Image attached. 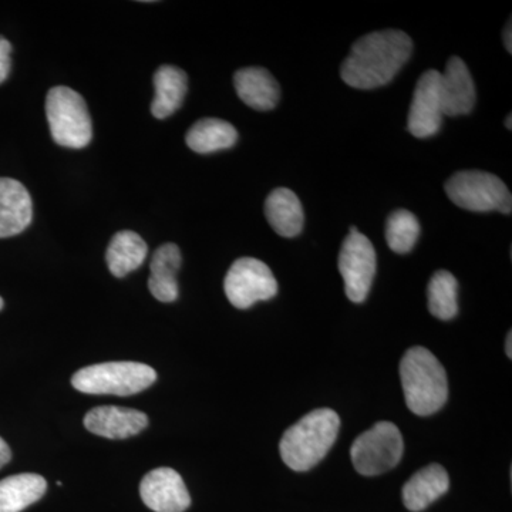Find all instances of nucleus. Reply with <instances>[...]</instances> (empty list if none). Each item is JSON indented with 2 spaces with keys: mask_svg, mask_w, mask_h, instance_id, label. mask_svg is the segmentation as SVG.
Masks as SVG:
<instances>
[{
  "mask_svg": "<svg viewBox=\"0 0 512 512\" xmlns=\"http://www.w3.org/2000/svg\"><path fill=\"white\" fill-rule=\"evenodd\" d=\"M413 52L412 37L402 30H377L360 37L340 69L343 82L353 89L386 86L407 63Z\"/></svg>",
  "mask_w": 512,
  "mask_h": 512,
  "instance_id": "f257e3e1",
  "label": "nucleus"
},
{
  "mask_svg": "<svg viewBox=\"0 0 512 512\" xmlns=\"http://www.w3.org/2000/svg\"><path fill=\"white\" fill-rule=\"evenodd\" d=\"M339 429V414L335 410H313L285 431L279 444L282 460L293 471L311 470L328 456Z\"/></svg>",
  "mask_w": 512,
  "mask_h": 512,
  "instance_id": "f03ea898",
  "label": "nucleus"
},
{
  "mask_svg": "<svg viewBox=\"0 0 512 512\" xmlns=\"http://www.w3.org/2000/svg\"><path fill=\"white\" fill-rule=\"evenodd\" d=\"M400 377L407 407L417 416H431L447 403V373L429 349L414 346L407 350L400 363Z\"/></svg>",
  "mask_w": 512,
  "mask_h": 512,
  "instance_id": "7ed1b4c3",
  "label": "nucleus"
},
{
  "mask_svg": "<svg viewBox=\"0 0 512 512\" xmlns=\"http://www.w3.org/2000/svg\"><path fill=\"white\" fill-rule=\"evenodd\" d=\"M156 380V370L144 363L109 362L80 369L72 384L82 393L124 397L143 392Z\"/></svg>",
  "mask_w": 512,
  "mask_h": 512,
  "instance_id": "20e7f679",
  "label": "nucleus"
},
{
  "mask_svg": "<svg viewBox=\"0 0 512 512\" xmlns=\"http://www.w3.org/2000/svg\"><path fill=\"white\" fill-rule=\"evenodd\" d=\"M50 133L59 146L84 148L93 138L92 117L86 101L66 86L53 87L46 97Z\"/></svg>",
  "mask_w": 512,
  "mask_h": 512,
  "instance_id": "39448f33",
  "label": "nucleus"
},
{
  "mask_svg": "<svg viewBox=\"0 0 512 512\" xmlns=\"http://www.w3.org/2000/svg\"><path fill=\"white\" fill-rule=\"evenodd\" d=\"M446 194L457 207L467 211L511 214L512 197L497 175L485 171H460L446 183Z\"/></svg>",
  "mask_w": 512,
  "mask_h": 512,
  "instance_id": "423d86ee",
  "label": "nucleus"
},
{
  "mask_svg": "<svg viewBox=\"0 0 512 512\" xmlns=\"http://www.w3.org/2000/svg\"><path fill=\"white\" fill-rule=\"evenodd\" d=\"M404 441L396 424L380 421L360 434L350 448L353 466L365 477L380 476L402 460Z\"/></svg>",
  "mask_w": 512,
  "mask_h": 512,
  "instance_id": "0eeeda50",
  "label": "nucleus"
},
{
  "mask_svg": "<svg viewBox=\"0 0 512 512\" xmlns=\"http://www.w3.org/2000/svg\"><path fill=\"white\" fill-rule=\"evenodd\" d=\"M376 268V251L372 242L359 229L350 228L339 254V271L350 301H366L375 279Z\"/></svg>",
  "mask_w": 512,
  "mask_h": 512,
  "instance_id": "6e6552de",
  "label": "nucleus"
},
{
  "mask_svg": "<svg viewBox=\"0 0 512 512\" xmlns=\"http://www.w3.org/2000/svg\"><path fill=\"white\" fill-rule=\"evenodd\" d=\"M224 289L231 305L248 309L256 302L274 298L278 293V282L264 262L255 258H239L225 276Z\"/></svg>",
  "mask_w": 512,
  "mask_h": 512,
  "instance_id": "1a4fd4ad",
  "label": "nucleus"
},
{
  "mask_svg": "<svg viewBox=\"0 0 512 512\" xmlns=\"http://www.w3.org/2000/svg\"><path fill=\"white\" fill-rule=\"evenodd\" d=\"M440 79L441 73L437 70H427L416 84L407 121L414 137L427 138L439 133L444 117Z\"/></svg>",
  "mask_w": 512,
  "mask_h": 512,
  "instance_id": "9d476101",
  "label": "nucleus"
},
{
  "mask_svg": "<svg viewBox=\"0 0 512 512\" xmlns=\"http://www.w3.org/2000/svg\"><path fill=\"white\" fill-rule=\"evenodd\" d=\"M140 495L143 503L156 512H184L191 505L187 485L173 468L150 471L141 481Z\"/></svg>",
  "mask_w": 512,
  "mask_h": 512,
  "instance_id": "9b49d317",
  "label": "nucleus"
},
{
  "mask_svg": "<svg viewBox=\"0 0 512 512\" xmlns=\"http://www.w3.org/2000/svg\"><path fill=\"white\" fill-rule=\"evenodd\" d=\"M84 426L96 436L123 440L136 436L148 426L146 413L119 406H100L84 417Z\"/></svg>",
  "mask_w": 512,
  "mask_h": 512,
  "instance_id": "f8f14e48",
  "label": "nucleus"
},
{
  "mask_svg": "<svg viewBox=\"0 0 512 512\" xmlns=\"http://www.w3.org/2000/svg\"><path fill=\"white\" fill-rule=\"evenodd\" d=\"M444 116L456 117L471 113L476 104V86L467 64L460 57H451L440 79Z\"/></svg>",
  "mask_w": 512,
  "mask_h": 512,
  "instance_id": "ddd939ff",
  "label": "nucleus"
},
{
  "mask_svg": "<svg viewBox=\"0 0 512 512\" xmlns=\"http://www.w3.org/2000/svg\"><path fill=\"white\" fill-rule=\"evenodd\" d=\"M32 218V198L25 185L13 178H0V238L19 235Z\"/></svg>",
  "mask_w": 512,
  "mask_h": 512,
  "instance_id": "4468645a",
  "label": "nucleus"
},
{
  "mask_svg": "<svg viewBox=\"0 0 512 512\" xmlns=\"http://www.w3.org/2000/svg\"><path fill=\"white\" fill-rule=\"evenodd\" d=\"M235 90L239 99L251 109L268 111L275 109L281 99V89L271 73L262 67H247L234 76Z\"/></svg>",
  "mask_w": 512,
  "mask_h": 512,
  "instance_id": "2eb2a0df",
  "label": "nucleus"
},
{
  "mask_svg": "<svg viewBox=\"0 0 512 512\" xmlns=\"http://www.w3.org/2000/svg\"><path fill=\"white\" fill-rule=\"evenodd\" d=\"M450 488L446 468L430 464L421 468L403 487V504L407 510L420 512L439 500Z\"/></svg>",
  "mask_w": 512,
  "mask_h": 512,
  "instance_id": "dca6fc26",
  "label": "nucleus"
},
{
  "mask_svg": "<svg viewBox=\"0 0 512 512\" xmlns=\"http://www.w3.org/2000/svg\"><path fill=\"white\" fill-rule=\"evenodd\" d=\"M265 217L276 234L284 238L298 237L305 214L298 195L289 188H276L265 201Z\"/></svg>",
  "mask_w": 512,
  "mask_h": 512,
  "instance_id": "f3484780",
  "label": "nucleus"
},
{
  "mask_svg": "<svg viewBox=\"0 0 512 512\" xmlns=\"http://www.w3.org/2000/svg\"><path fill=\"white\" fill-rule=\"evenodd\" d=\"M181 251L175 244H165L154 252L150 265L148 289L157 301L170 303L177 301V274L181 268Z\"/></svg>",
  "mask_w": 512,
  "mask_h": 512,
  "instance_id": "a211bd4d",
  "label": "nucleus"
},
{
  "mask_svg": "<svg viewBox=\"0 0 512 512\" xmlns=\"http://www.w3.org/2000/svg\"><path fill=\"white\" fill-rule=\"evenodd\" d=\"M156 97L151 104V113L156 119H167L183 106L188 90L187 74L175 66H161L154 76Z\"/></svg>",
  "mask_w": 512,
  "mask_h": 512,
  "instance_id": "6ab92c4d",
  "label": "nucleus"
},
{
  "mask_svg": "<svg viewBox=\"0 0 512 512\" xmlns=\"http://www.w3.org/2000/svg\"><path fill=\"white\" fill-rule=\"evenodd\" d=\"M47 483L39 474L23 473L0 481V512H22L45 495Z\"/></svg>",
  "mask_w": 512,
  "mask_h": 512,
  "instance_id": "aec40b11",
  "label": "nucleus"
},
{
  "mask_svg": "<svg viewBox=\"0 0 512 512\" xmlns=\"http://www.w3.org/2000/svg\"><path fill=\"white\" fill-rule=\"evenodd\" d=\"M146 241L133 231H120L111 239L106 261L110 272L117 278H124L136 271L146 261Z\"/></svg>",
  "mask_w": 512,
  "mask_h": 512,
  "instance_id": "412c9836",
  "label": "nucleus"
},
{
  "mask_svg": "<svg viewBox=\"0 0 512 512\" xmlns=\"http://www.w3.org/2000/svg\"><path fill=\"white\" fill-rule=\"evenodd\" d=\"M237 128L221 119H202L188 130L187 146L195 153L210 154L235 146Z\"/></svg>",
  "mask_w": 512,
  "mask_h": 512,
  "instance_id": "4be33fe9",
  "label": "nucleus"
},
{
  "mask_svg": "<svg viewBox=\"0 0 512 512\" xmlns=\"http://www.w3.org/2000/svg\"><path fill=\"white\" fill-rule=\"evenodd\" d=\"M429 309L434 318L450 320L458 313V282L448 271H437L427 286Z\"/></svg>",
  "mask_w": 512,
  "mask_h": 512,
  "instance_id": "5701e85b",
  "label": "nucleus"
},
{
  "mask_svg": "<svg viewBox=\"0 0 512 512\" xmlns=\"http://www.w3.org/2000/svg\"><path fill=\"white\" fill-rule=\"evenodd\" d=\"M420 235V224L409 210H396L387 218L386 241L396 254H409Z\"/></svg>",
  "mask_w": 512,
  "mask_h": 512,
  "instance_id": "b1692460",
  "label": "nucleus"
},
{
  "mask_svg": "<svg viewBox=\"0 0 512 512\" xmlns=\"http://www.w3.org/2000/svg\"><path fill=\"white\" fill-rule=\"evenodd\" d=\"M10 53H12V45L0 36V84L8 79L10 69H12V59H10Z\"/></svg>",
  "mask_w": 512,
  "mask_h": 512,
  "instance_id": "393cba45",
  "label": "nucleus"
},
{
  "mask_svg": "<svg viewBox=\"0 0 512 512\" xmlns=\"http://www.w3.org/2000/svg\"><path fill=\"white\" fill-rule=\"evenodd\" d=\"M12 458V451L5 440L0 437V468L5 467Z\"/></svg>",
  "mask_w": 512,
  "mask_h": 512,
  "instance_id": "a878e982",
  "label": "nucleus"
},
{
  "mask_svg": "<svg viewBox=\"0 0 512 512\" xmlns=\"http://www.w3.org/2000/svg\"><path fill=\"white\" fill-rule=\"evenodd\" d=\"M511 19L508 20V23H507V26H505V29H504V45H505V49L508 50V53H510L511 55V50H512V37H511V33H512V30H511Z\"/></svg>",
  "mask_w": 512,
  "mask_h": 512,
  "instance_id": "bb28decb",
  "label": "nucleus"
},
{
  "mask_svg": "<svg viewBox=\"0 0 512 512\" xmlns=\"http://www.w3.org/2000/svg\"><path fill=\"white\" fill-rule=\"evenodd\" d=\"M512 335L511 332L508 333L507 342H505V353H507L508 357H512Z\"/></svg>",
  "mask_w": 512,
  "mask_h": 512,
  "instance_id": "cd10ccee",
  "label": "nucleus"
},
{
  "mask_svg": "<svg viewBox=\"0 0 512 512\" xmlns=\"http://www.w3.org/2000/svg\"><path fill=\"white\" fill-rule=\"evenodd\" d=\"M511 120H512V117L510 114V116H508L507 119H505V127H507L508 130H511V128H512Z\"/></svg>",
  "mask_w": 512,
  "mask_h": 512,
  "instance_id": "c85d7f7f",
  "label": "nucleus"
},
{
  "mask_svg": "<svg viewBox=\"0 0 512 512\" xmlns=\"http://www.w3.org/2000/svg\"><path fill=\"white\" fill-rule=\"evenodd\" d=\"M2 309H3V299L0 298V311H2Z\"/></svg>",
  "mask_w": 512,
  "mask_h": 512,
  "instance_id": "c756f323",
  "label": "nucleus"
}]
</instances>
